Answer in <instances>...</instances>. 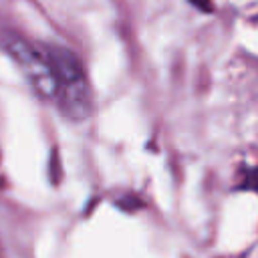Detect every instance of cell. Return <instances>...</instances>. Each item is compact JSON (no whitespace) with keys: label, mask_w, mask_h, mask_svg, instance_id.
<instances>
[{"label":"cell","mask_w":258,"mask_h":258,"mask_svg":"<svg viewBox=\"0 0 258 258\" xmlns=\"http://www.w3.org/2000/svg\"><path fill=\"white\" fill-rule=\"evenodd\" d=\"M0 44L6 50V54L14 60V64L20 69V73L24 75V79L28 81L32 91L40 99L56 105L58 83H56V75H54L52 62H50L44 46L40 48L12 30L2 34Z\"/></svg>","instance_id":"2"},{"label":"cell","mask_w":258,"mask_h":258,"mask_svg":"<svg viewBox=\"0 0 258 258\" xmlns=\"http://www.w3.org/2000/svg\"><path fill=\"white\" fill-rule=\"evenodd\" d=\"M44 50L52 62L58 83L56 107L69 119L83 121L91 113V89L83 62L73 50L58 44H46Z\"/></svg>","instance_id":"1"},{"label":"cell","mask_w":258,"mask_h":258,"mask_svg":"<svg viewBox=\"0 0 258 258\" xmlns=\"http://www.w3.org/2000/svg\"><path fill=\"white\" fill-rule=\"evenodd\" d=\"M194 8H198L200 12H206V14H210L212 10H214V0H187Z\"/></svg>","instance_id":"3"}]
</instances>
